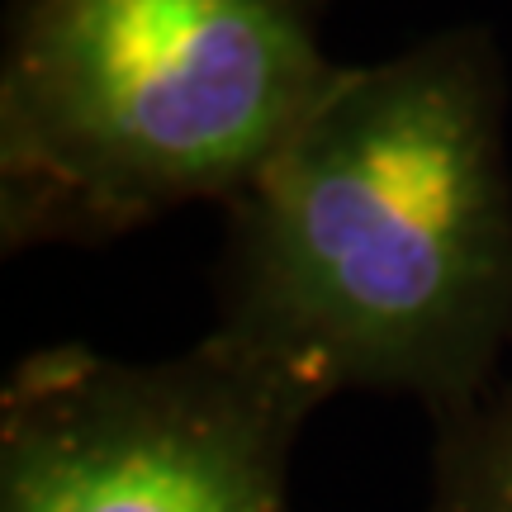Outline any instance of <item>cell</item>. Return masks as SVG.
I'll list each match as a JSON object with an SVG mask.
<instances>
[{
    "mask_svg": "<svg viewBox=\"0 0 512 512\" xmlns=\"http://www.w3.org/2000/svg\"><path fill=\"white\" fill-rule=\"evenodd\" d=\"M508 76L489 29L347 67L228 204L214 328L304 380L408 394L432 427L512 361Z\"/></svg>",
    "mask_w": 512,
    "mask_h": 512,
    "instance_id": "obj_1",
    "label": "cell"
},
{
    "mask_svg": "<svg viewBox=\"0 0 512 512\" xmlns=\"http://www.w3.org/2000/svg\"><path fill=\"white\" fill-rule=\"evenodd\" d=\"M313 0H10L0 252L110 247L228 204L332 95Z\"/></svg>",
    "mask_w": 512,
    "mask_h": 512,
    "instance_id": "obj_2",
    "label": "cell"
},
{
    "mask_svg": "<svg viewBox=\"0 0 512 512\" xmlns=\"http://www.w3.org/2000/svg\"><path fill=\"white\" fill-rule=\"evenodd\" d=\"M313 408L309 384L219 332L166 361L38 347L0 389V512H294Z\"/></svg>",
    "mask_w": 512,
    "mask_h": 512,
    "instance_id": "obj_3",
    "label": "cell"
},
{
    "mask_svg": "<svg viewBox=\"0 0 512 512\" xmlns=\"http://www.w3.org/2000/svg\"><path fill=\"white\" fill-rule=\"evenodd\" d=\"M422 512H512V361L475 408L437 427Z\"/></svg>",
    "mask_w": 512,
    "mask_h": 512,
    "instance_id": "obj_4",
    "label": "cell"
}]
</instances>
